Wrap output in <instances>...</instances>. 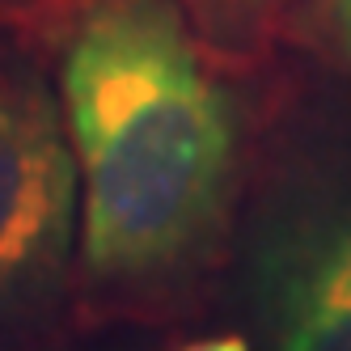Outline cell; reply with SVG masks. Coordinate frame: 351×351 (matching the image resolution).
Segmentation results:
<instances>
[{
  "label": "cell",
  "instance_id": "1",
  "mask_svg": "<svg viewBox=\"0 0 351 351\" xmlns=\"http://www.w3.org/2000/svg\"><path fill=\"white\" fill-rule=\"evenodd\" d=\"M81 169V258L102 284L186 271L220 233L237 110L173 0H89L60 60Z\"/></svg>",
  "mask_w": 351,
  "mask_h": 351
},
{
  "label": "cell",
  "instance_id": "2",
  "mask_svg": "<svg viewBox=\"0 0 351 351\" xmlns=\"http://www.w3.org/2000/svg\"><path fill=\"white\" fill-rule=\"evenodd\" d=\"M81 169L64 106L21 56H0V335L51 313L77 250Z\"/></svg>",
  "mask_w": 351,
  "mask_h": 351
},
{
  "label": "cell",
  "instance_id": "3",
  "mask_svg": "<svg viewBox=\"0 0 351 351\" xmlns=\"http://www.w3.org/2000/svg\"><path fill=\"white\" fill-rule=\"evenodd\" d=\"M271 351H351V195L292 199L250 254Z\"/></svg>",
  "mask_w": 351,
  "mask_h": 351
},
{
  "label": "cell",
  "instance_id": "4",
  "mask_svg": "<svg viewBox=\"0 0 351 351\" xmlns=\"http://www.w3.org/2000/svg\"><path fill=\"white\" fill-rule=\"evenodd\" d=\"M191 21L199 47L216 56H254L288 26L300 0H173Z\"/></svg>",
  "mask_w": 351,
  "mask_h": 351
},
{
  "label": "cell",
  "instance_id": "5",
  "mask_svg": "<svg viewBox=\"0 0 351 351\" xmlns=\"http://www.w3.org/2000/svg\"><path fill=\"white\" fill-rule=\"evenodd\" d=\"M60 9H64V0H0V30L47 26Z\"/></svg>",
  "mask_w": 351,
  "mask_h": 351
},
{
  "label": "cell",
  "instance_id": "6",
  "mask_svg": "<svg viewBox=\"0 0 351 351\" xmlns=\"http://www.w3.org/2000/svg\"><path fill=\"white\" fill-rule=\"evenodd\" d=\"M326 13H330L335 34H339L343 51H347V60H351V0H326Z\"/></svg>",
  "mask_w": 351,
  "mask_h": 351
},
{
  "label": "cell",
  "instance_id": "7",
  "mask_svg": "<svg viewBox=\"0 0 351 351\" xmlns=\"http://www.w3.org/2000/svg\"><path fill=\"white\" fill-rule=\"evenodd\" d=\"M178 351H250V343L241 335H212V339H195Z\"/></svg>",
  "mask_w": 351,
  "mask_h": 351
}]
</instances>
